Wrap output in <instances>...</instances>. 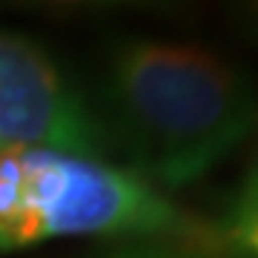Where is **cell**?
<instances>
[{"label":"cell","instance_id":"cell-2","mask_svg":"<svg viewBox=\"0 0 258 258\" xmlns=\"http://www.w3.org/2000/svg\"><path fill=\"white\" fill-rule=\"evenodd\" d=\"M212 232L129 169L55 149H0V249L60 235L201 241Z\"/></svg>","mask_w":258,"mask_h":258},{"label":"cell","instance_id":"cell-4","mask_svg":"<svg viewBox=\"0 0 258 258\" xmlns=\"http://www.w3.org/2000/svg\"><path fill=\"white\" fill-rule=\"evenodd\" d=\"M235 201H252V204H258V189H244V186H241V192H238Z\"/></svg>","mask_w":258,"mask_h":258},{"label":"cell","instance_id":"cell-5","mask_svg":"<svg viewBox=\"0 0 258 258\" xmlns=\"http://www.w3.org/2000/svg\"><path fill=\"white\" fill-rule=\"evenodd\" d=\"M247 18H249V32L258 37V6H252V12H247Z\"/></svg>","mask_w":258,"mask_h":258},{"label":"cell","instance_id":"cell-1","mask_svg":"<svg viewBox=\"0 0 258 258\" xmlns=\"http://www.w3.org/2000/svg\"><path fill=\"white\" fill-rule=\"evenodd\" d=\"M101 118L129 172L181 189L204 178L258 126V86L241 66L192 43L129 40L103 78Z\"/></svg>","mask_w":258,"mask_h":258},{"label":"cell","instance_id":"cell-3","mask_svg":"<svg viewBox=\"0 0 258 258\" xmlns=\"http://www.w3.org/2000/svg\"><path fill=\"white\" fill-rule=\"evenodd\" d=\"M0 149H55L103 161L109 147L86 103L55 63L18 35L0 32Z\"/></svg>","mask_w":258,"mask_h":258}]
</instances>
